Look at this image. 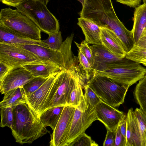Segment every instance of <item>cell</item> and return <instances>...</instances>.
I'll return each mask as SVG.
<instances>
[{
    "label": "cell",
    "mask_w": 146,
    "mask_h": 146,
    "mask_svg": "<svg viewBox=\"0 0 146 146\" xmlns=\"http://www.w3.org/2000/svg\"><path fill=\"white\" fill-rule=\"evenodd\" d=\"M13 124L11 130L16 142L30 143L48 132L39 116L26 103L13 107Z\"/></svg>",
    "instance_id": "cell-1"
},
{
    "label": "cell",
    "mask_w": 146,
    "mask_h": 146,
    "mask_svg": "<svg viewBox=\"0 0 146 146\" xmlns=\"http://www.w3.org/2000/svg\"><path fill=\"white\" fill-rule=\"evenodd\" d=\"M78 77L82 79L84 84H86L80 66L71 69H63L58 72L55 76L43 111L51 107L66 106L67 97L74 87Z\"/></svg>",
    "instance_id": "cell-2"
},
{
    "label": "cell",
    "mask_w": 146,
    "mask_h": 146,
    "mask_svg": "<svg viewBox=\"0 0 146 146\" xmlns=\"http://www.w3.org/2000/svg\"><path fill=\"white\" fill-rule=\"evenodd\" d=\"M0 23L15 34L26 38L41 41V31L29 17L17 9H1Z\"/></svg>",
    "instance_id": "cell-3"
},
{
    "label": "cell",
    "mask_w": 146,
    "mask_h": 146,
    "mask_svg": "<svg viewBox=\"0 0 146 146\" xmlns=\"http://www.w3.org/2000/svg\"><path fill=\"white\" fill-rule=\"evenodd\" d=\"M15 7L31 19L41 31L49 35L59 31L58 20L43 0H27Z\"/></svg>",
    "instance_id": "cell-4"
},
{
    "label": "cell",
    "mask_w": 146,
    "mask_h": 146,
    "mask_svg": "<svg viewBox=\"0 0 146 146\" xmlns=\"http://www.w3.org/2000/svg\"><path fill=\"white\" fill-rule=\"evenodd\" d=\"M87 84L101 100L114 108L124 103L129 87L107 77L96 75H93Z\"/></svg>",
    "instance_id": "cell-5"
},
{
    "label": "cell",
    "mask_w": 146,
    "mask_h": 146,
    "mask_svg": "<svg viewBox=\"0 0 146 146\" xmlns=\"http://www.w3.org/2000/svg\"><path fill=\"white\" fill-rule=\"evenodd\" d=\"M146 68L132 60L103 71H94L93 75L107 77L130 87L144 77Z\"/></svg>",
    "instance_id": "cell-6"
},
{
    "label": "cell",
    "mask_w": 146,
    "mask_h": 146,
    "mask_svg": "<svg viewBox=\"0 0 146 146\" xmlns=\"http://www.w3.org/2000/svg\"><path fill=\"white\" fill-rule=\"evenodd\" d=\"M96 120L98 119L95 107H93L87 102L83 94L80 104L75 108L67 146L84 133Z\"/></svg>",
    "instance_id": "cell-7"
},
{
    "label": "cell",
    "mask_w": 146,
    "mask_h": 146,
    "mask_svg": "<svg viewBox=\"0 0 146 146\" xmlns=\"http://www.w3.org/2000/svg\"><path fill=\"white\" fill-rule=\"evenodd\" d=\"M0 62L11 68L29 64L45 63L30 51L19 46L1 43H0Z\"/></svg>",
    "instance_id": "cell-8"
},
{
    "label": "cell",
    "mask_w": 146,
    "mask_h": 146,
    "mask_svg": "<svg viewBox=\"0 0 146 146\" xmlns=\"http://www.w3.org/2000/svg\"><path fill=\"white\" fill-rule=\"evenodd\" d=\"M75 108L66 106L54 129L50 135V146H67Z\"/></svg>",
    "instance_id": "cell-9"
},
{
    "label": "cell",
    "mask_w": 146,
    "mask_h": 146,
    "mask_svg": "<svg viewBox=\"0 0 146 146\" xmlns=\"http://www.w3.org/2000/svg\"><path fill=\"white\" fill-rule=\"evenodd\" d=\"M94 58V71H103L114 68L131 60L119 57L108 50L102 44L90 46Z\"/></svg>",
    "instance_id": "cell-10"
},
{
    "label": "cell",
    "mask_w": 146,
    "mask_h": 146,
    "mask_svg": "<svg viewBox=\"0 0 146 146\" xmlns=\"http://www.w3.org/2000/svg\"><path fill=\"white\" fill-rule=\"evenodd\" d=\"M35 77L22 66L12 68L3 80L0 82V92L4 94L8 91L23 86Z\"/></svg>",
    "instance_id": "cell-11"
},
{
    "label": "cell",
    "mask_w": 146,
    "mask_h": 146,
    "mask_svg": "<svg viewBox=\"0 0 146 146\" xmlns=\"http://www.w3.org/2000/svg\"><path fill=\"white\" fill-rule=\"evenodd\" d=\"M98 120L102 122L107 129L116 130L123 118L124 113L102 100L95 107Z\"/></svg>",
    "instance_id": "cell-12"
},
{
    "label": "cell",
    "mask_w": 146,
    "mask_h": 146,
    "mask_svg": "<svg viewBox=\"0 0 146 146\" xmlns=\"http://www.w3.org/2000/svg\"><path fill=\"white\" fill-rule=\"evenodd\" d=\"M55 76L50 77L38 89L26 96L27 104L39 116L44 108L54 82Z\"/></svg>",
    "instance_id": "cell-13"
},
{
    "label": "cell",
    "mask_w": 146,
    "mask_h": 146,
    "mask_svg": "<svg viewBox=\"0 0 146 146\" xmlns=\"http://www.w3.org/2000/svg\"><path fill=\"white\" fill-rule=\"evenodd\" d=\"M102 44L109 51L121 58L125 57L127 52L120 39L111 30L100 27Z\"/></svg>",
    "instance_id": "cell-14"
},
{
    "label": "cell",
    "mask_w": 146,
    "mask_h": 146,
    "mask_svg": "<svg viewBox=\"0 0 146 146\" xmlns=\"http://www.w3.org/2000/svg\"><path fill=\"white\" fill-rule=\"evenodd\" d=\"M126 122L125 146H142L139 124L132 108L128 111L126 115Z\"/></svg>",
    "instance_id": "cell-15"
},
{
    "label": "cell",
    "mask_w": 146,
    "mask_h": 146,
    "mask_svg": "<svg viewBox=\"0 0 146 146\" xmlns=\"http://www.w3.org/2000/svg\"><path fill=\"white\" fill-rule=\"evenodd\" d=\"M0 43L15 46L36 44L48 47L42 41L29 39L18 35L0 23Z\"/></svg>",
    "instance_id": "cell-16"
},
{
    "label": "cell",
    "mask_w": 146,
    "mask_h": 146,
    "mask_svg": "<svg viewBox=\"0 0 146 146\" xmlns=\"http://www.w3.org/2000/svg\"><path fill=\"white\" fill-rule=\"evenodd\" d=\"M78 25L81 28L85 37V40L88 44H101V28L91 20L80 17L78 18Z\"/></svg>",
    "instance_id": "cell-17"
},
{
    "label": "cell",
    "mask_w": 146,
    "mask_h": 146,
    "mask_svg": "<svg viewBox=\"0 0 146 146\" xmlns=\"http://www.w3.org/2000/svg\"><path fill=\"white\" fill-rule=\"evenodd\" d=\"M133 15V24L131 31L136 43L146 28V5L143 3L135 7Z\"/></svg>",
    "instance_id": "cell-18"
},
{
    "label": "cell",
    "mask_w": 146,
    "mask_h": 146,
    "mask_svg": "<svg viewBox=\"0 0 146 146\" xmlns=\"http://www.w3.org/2000/svg\"><path fill=\"white\" fill-rule=\"evenodd\" d=\"M22 67L30 72L34 77L45 78L55 76L62 69L54 64L48 63L29 64Z\"/></svg>",
    "instance_id": "cell-19"
},
{
    "label": "cell",
    "mask_w": 146,
    "mask_h": 146,
    "mask_svg": "<svg viewBox=\"0 0 146 146\" xmlns=\"http://www.w3.org/2000/svg\"><path fill=\"white\" fill-rule=\"evenodd\" d=\"M125 57L139 64L146 63V28L137 42L127 53Z\"/></svg>",
    "instance_id": "cell-20"
},
{
    "label": "cell",
    "mask_w": 146,
    "mask_h": 146,
    "mask_svg": "<svg viewBox=\"0 0 146 146\" xmlns=\"http://www.w3.org/2000/svg\"><path fill=\"white\" fill-rule=\"evenodd\" d=\"M0 102V108L14 107L22 103H27L26 95L23 86L8 91L4 94Z\"/></svg>",
    "instance_id": "cell-21"
},
{
    "label": "cell",
    "mask_w": 146,
    "mask_h": 146,
    "mask_svg": "<svg viewBox=\"0 0 146 146\" xmlns=\"http://www.w3.org/2000/svg\"><path fill=\"white\" fill-rule=\"evenodd\" d=\"M65 106L50 108L42 113L40 119L45 126H50L53 131L58 122Z\"/></svg>",
    "instance_id": "cell-22"
},
{
    "label": "cell",
    "mask_w": 146,
    "mask_h": 146,
    "mask_svg": "<svg viewBox=\"0 0 146 146\" xmlns=\"http://www.w3.org/2000/svg\"><path fill=\"white\" fill-rule=\"evenodd\" d=\"M84 86L82 79L80 77L77 78L74 87L70 91L67 97L66 106L76 108L79 105L83 94L82 87Z\"/></svg>",
    "instance_id": "cell-23"
},
{
    "label": "cell",
    "mask_w": 146,
    "mask_h": 146,
    "mask_svg": "<svg viewBox=\"0 0 146 146\" xmlns=\"http://www.w3.org/2000/svg\"><path fill=\"white\" fill-rule=\"evenodd\" d=\"M134 96L140 108L146 115V74L136 85Z\"/></svg>",
    "instance_id": "cell-24"
},
{
    "label": "cell",
    "mask_w": 146,
    "mask_h": 146,
    "mask_svg": "<svg viewBox=\"0 0 146 146\" xmlns=\"http://www.w3.org/2000/svg\"><path fill=\"white\" fill-rule=\"evenodd\" d=\"M78 57L79 64L87 83L94 75V70L87 58L82 52L78 50Z\"/></svg>",
    "instance_id": "cell-25"
},
{
    "label": "cell",
    "mask_w": 146,
    "mask_h": 146,
    "mask_svg": "<svg viewBox=\"0 0 146 146\" xmlns=\"http://www.w3.org/2000/svg\"><path fill=\"white\" fill-rule=\"evenodd\" d=\"M134 112L139 124L142 146H146V115L140 108H136Z\"/></svg>",
    "instance_id": "cell-26"
},
{
    "label": "cell",
    "mask_w": 146,
    "mask_h": 146,
    "mask_svg": "<svg viewBox=\"0 0 146 146\" xmlns=\"http://www.w3.org/2000/svg\"><path fill=\"white\" fill-rule=\"evenodd\" d=\"M1 121L0 127H7L12 129L13 124V107L0 108Z\"/></svg>",
    "instance_id": "cell-27"
},
{
    "label": "cell",
    "mask_w": 146,
    "mask_h": 146,
    "mask_svg": "<svg viewBox=\"0 0 146 146\" xmlns=\"http://www.w3.org/2000/svg\"><path fill=\"white\" fill-rule=\"evenodd\" d=\"M42 41L48 47L57 50H59L63 42L61 32L59 31L49 34L47 39Z\"/></svg>",
    "instance_id": "cell-28"
},
{
    "label": "cell",
    "mask_w": 146,
    "mask_h": 146,
    "mask_svg": "<svg viewBox=\"0 0 146 146\" xmlns=\"http://www.w3.org/2000/svg\"><path fill=\"white\" fill-rule=\"evenodd\" d=\"M49 78L35 77L23 85V87L26 96L32 94L38 89Z\"/></svg>",
    "instance_id": "cell-29"
},
{
    "label": "cell",
    "mask_w": 146,
    "mask_h": 146,
    "mask_svg": "<svg viewBox=\"0 0 146 146\" xmlns=\"http://www.w3.org/2000/svg\"><path fill=\"white\" fill-rule=\"evenodd\" d=\"M94 141H92L90 137L85 133L79 135L68 146H98Z\"/></svg>",
    "instance_id": "cell-30"
},
{
    "label": "cell",
    "mask_w": 146,
    "mask_h": 146,
    "mask_svg": "<svg viewBox=\"0 0 146 146\" xmlns=\"http://www.w3.org/2000/svg\"><path fill=\"white\" fill-rule=\"evenodd\" d=\"M74 42L78 50L82 52L88 59L92 67L94 63V58L92 50L89 44L85 40L82 41L80 44L76 42Z\"/></svg>",
    "instance_id": "cell-31"
},
{
    "label": "cell",
    "mask_w": 146,
    "mask_h": 146,
    "mask_svg": "<svg viewBox=\"0 0 146 146\" xmlns=\"http://www.w3.org/2000/svg\"><path fill=\"white\" fill-rule=\"evenodd\" d=\"M84 88L85 90L84 95L86 101L92 106L95 108L101 100L87 84Z\"/></svg>",
    "instance_id": "cell-32"
},
{
    "label": "cell",
    "mask_w": 146,
    "mask_h": 146,
    "mask_svg": "<svg viewBox=\"0 0 146 146\" xmlns=\"http://www.w3.org/2000/svg\"><path fill=\"white\" fill-rule=\"evenodd\" d=\"M116 131L107 129L106 137L104 141L103 146H114Z\"/></svg>",
    "instance_id": "cell-33"
},
{
    "label": "cell",
    "mask_w": 146,
    "mask_h": 146,
    "mask_svg": "<svg viewBox=\"0 0 146 146\" xmlns=\"http://www.w3.org/2000/svg\"><path fill=\"white\" fill-rule=\"evenodd\" d=\"M126 141V138L121 133L119 125L116 131L114 146H125Z\"/></svg>",
    "instance_id": "cell-34"
},
{
    "label": "cell",
    "mask_w": 146,
    "mask_h": 146,
    "mask_svg": "<svg viewBox=\"0 0 146 146\" xmlns=\"http://www.w3.org/2000/svg\"><path fill=\"white\" fill-rule=\"evenodd\" d=\"M11 68L2 62H0V82L6 77Z\"/></svg>",
    "instance_id": "cell-35"
},
{
    "label": "cell",
    "mask_w": 146,
    "mask_h": 146,
    "mask_svg": "<svg viewBox=\"0 0 146 146\" xmlns=\"http://www.w3.org/2000/svg\"><path fill=\"white\" fill-rule=\"evenodd\" d=\"M117 2L130 7L135 8L140 5L141 0H116Z\"/></svg>",
    "instance_id": "cell-36"
},
{
    "label": "cell",
    "mask_w": 146,
    "mask_h": 146,
    "mask_svg": "<svg viewBox=\"0 0 146 146\" xmlns=\"http://www.w3.org/2000/svg\"><path fill=\"white\" fill-rule=\"evenodd\" d=\"M27 0H1L3 3L9 6L16 7Z\"/></svg>",
    "instance_id": "cell-37"
},
{
    "label": "cell",
    "mask_w": 146,
    "mask_h": 146,
    "mask_svg": "<svg viewBox=\"0 0 146 146\" xmlns=\"http://www.w3.org/2000/svg\"><path fill=\"white\" fill-rule=\"evenodd\" d=\"M126 117V115H125L121 120L119 125L121 133L126 138L127 131Z\"/></svg>",
    "instance_id": "cell-38"
},
{
    "label": "cell",
    "mask_w": 146,
    "mask_h": 146,
    "mask_svg": "<svg viewBox=\"0 0 146 146\" xmlns=\"http://www.w3.org/2000/svg\"><path fill=\"white\" fill-rule=\"evenodd\" d=\"M78 0V1H79L82 4V5H83L85 0Z\"/></svg>",
    "instance_id": "cell-39"
},
{
    "label": "cell",
    "mask_w": 146,
    "mask_h": 146,
    "mask_svg": "<svg viewBox=\"0 0 146 146\" xmlns=\"http://www.w3.org/2000/svg\"><path fill=\"white\" fill-rule=\"evenodd\" d=\"M143 3L146 5V0H143Z\"/></svg>",
    "instance_id": "cell-40"
},
{
    "label": "cell",
    "mask_w": 146,
    "mask_h": 146,
    "mask_svg": "<svg viewBox=\"0 0 146 146\" xmlns=\"http://www.w3.org/2000/svg\"><path fill=\"white\" fill-rule=\"evenodd\" d=\"M143 65H144V66H145L146 67V63H144V64H143Z\"/></svg>",
    "instance_id": "cell-41"
},
{
    "label": "cell",
    "mask_w": 146,
    "mask_h": 146,
    "mask_svg": "<svg viewBox=\"0 0 146 146\" xmlns=\"http://www.w3.org/2000/svg\"><path fill=\"white\" fill-rule=\"evenodd\" d=\"M1 1V0H0V1Z\"/></svg>",
    "instance_id": "cell-42"
},
{
    "label": "cell",
    "mask_w": 146,
    "mask_h": 146,
    "mask_svg": "<svg viewBox=\"0 0 146 146\" xmlns=\"http://www.w3.org/2000/svg\"></svg>",
    "instance_id": "cell-43"
}]
</instances>
